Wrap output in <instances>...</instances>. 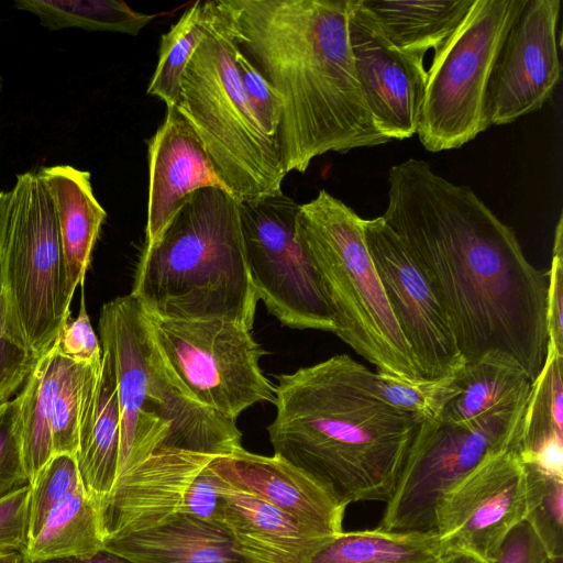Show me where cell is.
Masks as SVG:
<instances>
[{
  "label": "cell",
  "mask_w": 563,
  "mask_h": 563,
  "mask_svg": "<svg viewBox=\"0 0 563 563\" xmlns=\"http://www.w3.org/2000/svg\"><path fill=\"white\" fill-rule=\"evenodd\" d=\"M388 184L382 217L430 282L464 362L504 352L533 382L548 352V273L468 186L429 163L391 166Z\"/></svg>",
  "instance_id": "1"
},
{
  "label": "cell",
  "mask_w": 563,
  "mask_h": 563,
  "mask_svg": "<svg viewBox=\"0 0 563 563\" xmlns=\"http://www.w3.org/2000/svg\"><path fill=\"white\" fill-rule=\"evenodd\" d=\"M235 46L283 102L285 169L328 152L389 142L364 99L350 44V0H214Z\"/></svg>",
  "instance_id": "2"
},
{
  "label": "cell",
  "mask_w": 563,
  "mask_h": 563,
  "mask_svg": "<svg viewBox=\"0 0 563 563\" xmlns=\"http://www.w3.org/2000/svg\"><path fill=\"white\" fill-rule=\"evenodd\" d=\"M274 454L346 507L387 503L420 420L375 393L373 372L346 354L277 376Z\"/></svg>",
  "instance_id": "3"
},
{
  "label": "cell",
  "mask_w": 563,
  "mask_h": 563,
  "mask_svg": "<svg viewBox=\"0 0 563 563\" xmlns=\"http://www.w3.org/2000/svg\"><path fill=\"white\" fill-rule=\"evenodd\" d=\"M239 202L218 188L189 195L143 247L131 294L150 316L222 319L252 330L258 301L245 262Z\"/></svg>",
  "instance_id": "4"
},
{
  "label": "cell",
  "mask_w": 563,
  "mask_h": 563,
  "mask_svg": "<svg viewBox=\"0 0 563 563\" xmlns=\"http://www.w3.org/2000/svg\"><path fill=\"white\" fill-rule=\"evenodd\" d=\"M99 331L118 385V479L157 454L183 451L217 457L243 448L235 421L196 401L170 372L148 316L132 294L102 306Z\"/></svg>",
  "instance_id": "5"
},
{
  "label": "cell",
  "mask_w": 563,
  "mask_h": 563,
  "mask_svg": "<svg viewBox=\"0 0 563 563\" xmlns=\"http://www.w3.org/2000/svg\"><path fill=\"white\" fill-rule=\"evenodd\" d=\"M362 222L324 189L298 207L296 236L322 280L334 316L333 333L378 372L424 379L389 307Z\"/></svg>",
  "instance_id": "6"
},
{
  "label": "cell",
  "mask_w": 563,
  "mask_h": 563,
  "mask_svg": "<svg viewBox=\"0 0 563 563\" xmlns=\"http://www.w3.org/2000/svg\"><path fill=\"white\" fill-rule=\"evenodd\" d=\"M235 44L212 0L209 30L191 56L176 109L190 125L238 201L282 192L287 175L242 86Z\"/></svg>",
  "instance_id": "7"
},
{
  "label": "cell",
  "mask_w": 563,
  "mask_h": 563,
  "mask_svg": "<svg viewBox=\"0 0 563 563\" xmlns=\"http://www.w3.org/2000/svg\"><path fill=\"white\" fill-rule=\"evenodd\" d=\"M527 0H474L434 49L417 133L432 153L460 148L490 125L486 95L503 42Z\"/></svg>",
  "instance_id": "8"
},
{
  "label": "cell",
  "mask_w": 563,
  "mask_h": 563,
  "mask_svg": "<svg viewBox=\"0 0 563 563\" xmlns=\"http://www.w3.org/2000/svg\"><path fill=\"white\" fill-rule=\"evenodd\" d=\"M3 241L11 298L38 358L70 318L65 267L53 201L36 172L16 175Z\"/></svg>",
  "instance_id": "9"
},
{
  "label": "cell",
  "mask_w": 563,
  "mask_h": 563,
  "mask_svg": "<svg viewBox=\"0 0 563 563\" xmlns=\"http://www.w3.org/2000/svg\"><path fill=\"white\" fill-rule=\"evenodd\" d=\"M525 407L470 423L421 421L377 528L434 532L443 495L487 457L518 446Z\"/></svg>",
  "instance_id": "10"
},
{
  "label": "cell",
  "mask_w": 563,
  "mask_h": 563,
  "mask_svg": "<svg viewBox=\"0 0 563 563\" xmlns=\"http://www.w3.org/2000/svg\"><path fill=\"white\" fill-rule=\"evenodd\" d=\"M147 316L163 360L200 405L235 421L257 402L274 404L275 387L260 366L266 351L250 329L222 319L169 320Z\"/></svg>",
  "instance_id": "11"
},
{
  "label": "cell",
  "mask_w": 563,
  "mask_h": 563,
  "mask_svg": "<svg viewBox=\"0 0 563 563\" xmlns=\"http://www.w3.org/2000/svg\"><path fill=\"white\" fill-rule=\"evenodd\" d=\"M298 207L283 191L239 202L249 274L257 298L282 324L334 332L320 275L296 236Z\"/></svg>",
  "instance_id": "12"
},
{
  "label": "cell",
  "mask_w": 563,
  "mask_h": 563,
  "mask_svg": "<svg viewBox=\"0 0 563 563\" xmlns=\"http://www.w3.org/2000/svg\"><path fill=\"white\" fill-rule=\"evenodd\" d=\"M526 517V472L517 446L498 452L451 487L435 509L446 553L492 563L508 533Z\"/></svg>",
  "instance_id": "13"
},
{
  "label": "cell",
  "mask_w": 563,
  "mask_h": 563,
  "mask_svg": "<svg viewBox=\"0 0 563 563\" xmlns=\"http://www.w3.org/2000/svg\"><path fill=\"white\" fill-rule=\"evenodd\" d=\"M362 225L389 307L423 378L453 375L465 362L430 282L382 216L363 219Z\"/></svg>",
  "instance_id": "14"
},
{
  "label": "cell",
  "mask_w": 563,
  "mask_h": 563,
  "mask_svg": "<svg viewBox=\"0 0 563 563\" xmlns=\"http://www.w3.org/2000/svg\"><path fill=\"white\" fill-rule=\"evenodd\" d=\"M560 0H527L495 60L486 95L489 124L504 125L534 112L561 79L558 45Z\"/></svg>",
  "instance_id": "15"
},
{
  "label": "cell",
  "mask_w": 563,
  "mask_h": 563,
  "mask_svg": "<svg viewBox=\"0 0 563 563\" xmlns=\"http://www.w3.org/2000/svg\"><path fill=\"white\" fill-rule=\"evenodd\" d=\"M349 34L356 76L378 130L389 141L411 137L427 81L423 58L394 47L361 0H350Z\"/></svg>",
  "instance_id": "16"
},
{
  "label": "cell",
  "mask_w": 563,
  "mask_h": 563,
  "mask_svg": "<svg viewBox=\"0 0 563 563\" xmlns=\"http://www.w3.org/2000/svg\"><path fill=\"white\" fill-rule=\"evenodd\" d=\"M209 467L231 487L275 506L316 532L336 536L343 531L346 506L278 455L242 448L214 457Z\"/></svg>",
  "instance_id": "17"
},
{
  "label": "cell",
  "mask_w": 563,
  "mask_h": 563,
  "mask_svg": "<svg viewBox=\"0 0 563 563\" xmlns=\"http://www.w3.org/2000/svg\"><path fill=\"white\" fill-rule=\"evenodd\" d=\"M148 176L144 247L157 241L192 192L202 188H218L232 195L199 139L176 108H166L164 121L148 141Z\"/></svg>",
  "instance_id": "18"
},
{
  "label": "cell",
  "mask_w": 563,
  "mask_h": 563,
  "mask_svg": "<svg viewBox=\"0 0 563 563\" xmlns=\"http://www.w3.org/2000/svg\"><path fill=\"white\" fill-rule=\"evenodd\" d=\"M213 459L167 452L119 478L103 511L104 539L154 528L183 515L190 485Z\"/></svg>",
  "instance_id": "19"
},
{
  "label": "cell",
  "mask_w": 563,
  "mask_h": 563,
  "mask_svg": "<svg viewBox=\"0 0 563 563\" xmlns=\"http://www.w3.org/2000/svg\"><path fill=\"white\" fill-rule=\"evenodd\" d=\"M101 349V363L82 368L75 457L85 492L103 514L118 479L120 406L113 358Z\"/></svg>",
  "instance_id": "20"
},
{
  "label": "cell",
  "mask_w": 563,
  "mask_h": 563,
  "mask_svg": "<svg viewBox=\"0 0 563 563\" xmlns=\"http://www.w3.org/2000/svg\"><path fill=\"white\" fill-rule=\"evenodd\" d=\"M221 482L214 522L252 563H309L334 537L316 532L275 506Z\"/></svg>",
  "instance_id": "21"
},
{
  "label": "cell",
  "mask_w": 563,
  "mask_h": 563,
  "mask_svg": "<svg viewBox=\"0 0 563 563\" xmlns=\"http://www.w3.org/2000/svg\"><path fill=\"white\" fill-rule=\"evenodd\" d=\"M36 173L54 205L66 298L71 303L77 286L84 284L107 212L93 194L89 172L70 165H53Z\"/></svg>",
  "instance_id": "22"
},
{
  "label": "cell",
  "mask_w": 563,
  "mask_h": 563,
  "mask_svg": "<svg viewBox=\"0 0 563 563\" xmlns=\"http://www.w3.org/2000/svg\"><path fill=\"white\" fill-rule=\"evenodd\" d=\"M102 550L133 563H252L218 523L185 514L154 528L104 539Z\"/></svg>",
  "instance_id": "23"
},
{
  "label": "cell",
  "mask_w": 563,
  "mask_h": 563,
  "mask_svg": "<svg viewBox=\"0 0 563 563\" xmlns=\"http://www.w3.org/2000/svg\"><path fill=\"white\" fill-rule=\"evenodd\" d=\"M531 380L510 355L493 351L465 363L455 373L453 396L443 407V421L470 423L526 406Z\"/></svg>",
  "instance_id": "24"
},
{
  "label": "cell",
  "mask_w": 563,
  "mask_h": 563,
  "mask_svg": "<svg viewBox=\"0 0 563 563\" xmlns=\"http://www.w3.org/2000/svg\"><path fill=\"white\" fill-rule=\"evenodd\" d=\"M397 49L424 58L459 26L474 0H361Z\"/></svg>",
  "instance_id": "25"
},
{
  "label": "cell",
  "mask_w": 563,
  "mask_h": 563,
  "mask_svg": "<svg viewBox=\"0 0 563 563\" xmlns=\"http://www.w3.org/2000/svg\"><path fill=\"white\" fill-rule=\"evenodd\" d=\"M103 540L102 510L81 485L51 509L24 558L30 562L87 558L102 550Z\"/></svg>",
  "instance_id": "26"
},
{
  "label": "cell",
  "mask_w": 563,
  "mask_h": 563,
  "mask_svg": "<svg viewBox=\"0 0 563 563\" xmlns=\"http://www.w3.org/2000/svg\"><path fill=\"white\" fill-rule=\"evenodd\" d=\"M446 553L435 532L342 531L309 563H440Z\"/></svg>",
  "instance_id": "27"
},
{
  "label": "cell",
  "mask_w": 563,
  "mask_h": 563,
  "mask_svg": "<svg viewBox=\"0 0 563 563\" xmlns=\"http://www.w3.org/2000/svg\"><path fill=\"white\" fill-rule=\"evenodd\" d=\"M65 360L66 357L54 343L37 358L18 394L21 400L23 460L31 483L54 455L51 405Z\"/></svg>",
  "instance_id": "28"
},
{
  "label": "cell",
  "mask_w": 563,
  "mask_h": 563,
  "mask_svg": "<svg viewBox=\"0 0 563 563\" xmlns=\"http://www.w3.org/2000/svg\"><path fill=\"white\" fill-rule=\"evenodd\" d=\"M13 5L34 14L42 26L52 31L82 29L135 36L156 16L115 0H15Z\"/></svg>",
  "instance_id": "29"
},
{
  "label": "cell",
  "mask_w": 563,
  "mask_h": 563,
  "mask_svg": "<svg viewBox=\"0 0 563 563\" xmlns=\"http://www.w3.org/2000/svg\"><path fill=\"white\" fill-rule=\"evenodd\" d=\"M212 19V0L196 1L161 36L158 62L147 93L176 108L185 69L206 36Z\"/></svg>",
  "instance_id": "30"
},
{
  "label": "cell",
  "mask_w": 563,
  "mask_h": 563,
  "mask_svg": "<svg viewBox=\"0 0 563 563\" xmlns=\"http://www.w3.org/2000/svg\"><path fill=\"white\" fill-rule=\"evenodd\" d=\"M11 191L0 192V408L23 387L37 357L15 311L3 264V241Z\"/></svg>",
  "instance_id": "31"
},
{
  "label": "cell",
  "mask_w": 563,
  "mask_h": 563,
  "mask_svg": "<svg viewBox=\"0 0 563 563\" xmlns=\"http://www.w3.org/2000/svg\"><path fill=\"white\" fill-rule=\"evenodd\" d=\"M563 354L548 343L544 364L531 383L523 410L518 451L534 452L552 439H563Z\"/></svg>",
  "instance_id": "32"
},
{
  "label": "cell",
  "mask_w": 563,
  "mask_h": 563,
  "mask_svg": "<svg viewBox=\"0 0 563 563\" xmlns=\"http://www.w3.org/2000/svg\"><path fill=\"white\" fill-rule=\"evenodd\" d=\"M526 517L550 559L563 558V477L523 463Z\"/></svg>",
  "instance_id": "33"
},
{
  "label": "cell",
  "mask_w": 563,
  "mask_h": 563,
  "mask_svg": "<svg viewBox=\"0 0 563 563\" xmlns=\"http://www.w3.org/2000/svg\"><path fill=\"white\" fill-rule=\"evenodd\" d=\"M373 386L390 407L419 419H438L453 396L455 373L438 379L405 380L382 372L373 373Z\"/></svg>",
  "instance_id": "34"
},
{
  "label": "cell",
  "mask_w": 563,
  "mask_h": 563,
  "mask_svg": "<svg viewBox=\"0 0 563 563\" xmlns=\"http://www.w3.org/2000/svg\"><path fill=\"white\" fill-rule=\"evenodd\" d=\"M82 363L66 357L51 405L53 454L76 456Z\"/></svg>",
  "instance_id": "35"
},
{
  "label": "cell",
  "mask_w": 563,
  "mask_h": 563,
  "mask_svg": "<svg viewBox=\"0 0 563 563\" xmlns=\"http://www.w3.org/2000/svg\"><path fill=\"white\" fill-rule=\"evenodd\" d=\"M81 485L76 457L53 455L31 483L30 541L41 530L51 509Z\"/></svg>",
  "instance_id": "36"
},
{
  "label": "cell",
  "mask_w": 563,
  "mask_h": 563,
  "mask_svg": "<svg viewBox=\"0 0 563 563\" xmlns=\"http://www.w3.org/2000/svg\"><path fill=\"white\" fill-rule=\"evenodd\" d=\"M20 406L16 395L0 408V499L31 486L22 452Z\"/></svg>",
  "instance_id": "37"
},
{
  "label": "cell",
  "mask_w": 563,
  "mask_h": 563,
  "mask_svg": "<svg viewBox=\"0 0 563 563\" xmlns=\"http://www.w3.org/2000/svg\"><path fill=\"white\" fill-rule=\"evenodd\" d=\"M234 60L249 101L268 135L277 140L283 102L272 86L235 46Z\"/></svg>",
  "instance_id": "38"
},
{
  "label": "cell",
  "mask_w": 563,
  "mask_h": 563,
  "mask_svg": "<svg viewBox=\"0 0 563 563\" xmlns=\"http://www.w3.org/2000/svg\"><path fill=\"white\" fill-rule=\"evenodd\" d=\"M31 486L0 499V558L25 555L30 544Z\"/></svg>",
  "instance_id": "39"
},
{
  "label": "cell",
  "mask_w": 563,
  "mask_h": 563,
  "mask_svg": "<svg viewBox=\"0 0 563 563\" xmlns=\"http://www.w3.org/2000/svg\"><path fill=\"white\" fill-rule=\"evenodd\" d=\"M81 286V299L79 313L75 319H68L63 325L55 342L60 353L77 363L100 364L102 349L92 329L86 305L84 284Z\"/></svg>",
  "instance_id": "40"
},
{
  "label": "cell",
  "mask_w": 563,
  "mask_h": 563,
  "mask_svg": "<svg viewBox=\"0 0 563 563\" xmlns=\"http://www.w3.org/2000/svg\"><path fill=\"white\" fill-rule=\"evenodd\" d=\"M548 333L549 344L563 354V217L560 216L554 234L551 267L548 272Z\"/></svg>",
  "instance_id": "41"
},
{
  "label": "cell",
  "mask_w": 563,
  "mask_h": 563,
  "mask_svg": "<svg viewBox=\"0 0 563 563\" xmlns=\"http://www.w3.org/2000/svg\"><path fill=\"white\" fill-rule=\"evenodd\" d=\"M549 560L533 530L522 521L508 533L492 563H548Z\"/></svg>",
  "instance_id": "42"
},
{
  "label": "cell",
  "mask_w": 563,
  "mask_h": 563,
  "mask_svg": "<svg viewBox=\"0 0 563 563\" xmlns=\"http://www.w3.org/2000/svg\"><path fill=\"white\" fill-rule=\"evenodd\" d=\"M221 484L220 477L210 470L208 464L190 485L184 514L214 522Z\"/></svg>",
  "instance_id": "43"
},
{
  "label": "cell",
  "mask_w": 563,
  "mask_h": 563,
  "mask_svg": "<svg viewBox=\"0 0 563 563\" xmlns=\"http://www.w3.org/2000/svg\"><path fill=\"white\" fill-rule=\"evenodd\" d=\"M25 563H133L122 556L113 554L111 552L101 550L98 553L87 558H65L54 559L45 561L30 562L25 560Z\"/></svg>",
  "instance_id": "44"
},
{
  "label": "cell",
  "mask_w": 563,
  "mask_h": 563,
  "mask_svg": "<svg viewBox=\"0 0 563 563\" xmlns=\"http://www.w3.org/2000/svg\"><path fill=\"white\" fill-rule=\"evenodd\" d=\"M440 563H484L477 560L474 556L463 554V553H454L444 558Z\"/></svg>",
  "instance_id": "45"
},
{
  "label": "cell",
  "mask_w": 563,
  "mask_h": 563,
  "mask_svg": "<svg viewBox=\"0 0 563 563\" xmlns=\"http://www.w3.org/2000/svg\"><path fill=\"white\" fill-rule=\"evenodd\" d=\"M0 563H25L24 555L12 554L0 558Z\"/></svg>",
  "instance_id": "46"
},
{
  "label": "cell",
  "mask_w": 563,
  "mask_h": 563,
  "mask_svg": "<svg viewBox=\"0 0 563 563\" xmlns=\"http://www.w3.org/2000/svg\"><path fill=\"white\" fill-rule=\"evenodd\" d=\"M548 563H563V558H552Z\"/></svg>",
  "instance_id": "47"
},
{
  "label": "cell",
  "mask_w": 563,
  "mask_h": 563,
  "mask_svg": "<svg viewBox=\"0 0 563 563\" xmlns=\"http://www.w3.org/2000/svg\"><path fill=\"white\" fill-rule=\"evenodd\" d=\"M2 84H3V80H2V77L0 75V93H1V90H2ZM0 192H1V190H0Z\"/></svg>",
  "instance_id": "48"
}]
</instances>
